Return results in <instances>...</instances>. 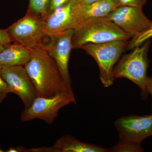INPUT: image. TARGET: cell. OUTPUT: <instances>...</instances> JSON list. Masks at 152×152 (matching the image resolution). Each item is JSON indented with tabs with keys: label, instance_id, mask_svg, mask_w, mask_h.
I'll return each instance as SVG.
<instances>
[{
	"label": "cell",
	"instance_id": "6da1fadb",
	"mask_svg": "<svg viewBox=\"0 0 152 152\" xmlns=\"http://www.w3.org/2000/svg\"><path fill=\"white\" fill-rule=\"evenodd\" d=\"M29 61L24 66L35 88L37 97H50L69 92L56 63L40 44L30 49Z\"/></svg>",
	"mask_w": 152,
	"mask_h": 152
},
{
	"label": "cell",
	"instance_id": "7a4b0ae2",
	"mask_svg": "<svg viewBox=\"0 0 152 152\" xmlns=\"http://www.w3.org/2000/svg\"><path fill=\"white\" fill-rule=\"evenodd\" d=\"M132 36L124 32L106 17L88 19L74 29L72 49L87 43L102 44L116 40H129Z\"/></svg>",
	"mask_w": 152,
	"mask_h": 152
},
{
	"label": "cell",
	"instance_id": "3957f363",
	"mask_svg": "<svg viewBox=\"0 0 152 152\" xmlns=\"http://www.w3.org/2000/svg\"><path fill=\"white\" fill-rule=\"evenodd\" d=\"M150 39L133 51L123 56L114 67L112 76L114 80L120 78L129 79L137 85L141 90V96L145 99L148 93L146 89L149 77L147 76L148 59L147 54L149 48Z\"/></svg>",
	"mask_w": 152,
	"mask_h": 152
},
{
	"label": "cell",
	"instance_id": "277c9868",
	"mask_svg": "<svg viewBox=\"0 0 152 152\" xmlns=\"http://www.w3.org/2000/svg\"><path fill=\"white\" fill-rule=\"evenodd\" d=\"M129 40H116L102 44L87 43L79 49L84 50L94 58L100 70L101 83L105 88L113 84L112 73L115 65L127 48Z\"/></svg>",
	"mask_w": 152,
	"mask_h": 152
},
{
	"label": "cell",
	"instance_id": "5b68a950",
	"mask_svg": "<svg viewBox=\"0 0 152 152\" xmlns=\"http://www.w3.org/2000/svg\"><path fill=\"white\" fill-rule=\"evenodd\" d=\"M72 103H76L74 92L61 93L50 97H37L31 107L22 112L21 120L26 122L38 118L51 125L60 109Z\"/></svg>",
	"mask_w": 152,
	"mask_h": 152
},
{
	"label": "cell",
	"instance_id": "8992f818",
	"mask_svg": "<svg viewBox=\"0 0 152 152\" xmlns=\"http://www.w3.org/2000/svg\"><path fill=\"white\" fill-rule=\"evenodd\" d=\"M7 29L12 42L29 49L40 45L47 36L43 18L28 10L24 17Z\"/></svg>",
	"mask_w": 152,
	"mask_h": 152
},
{
	"label": "cell",
	"instance_id": "52a82bcc",
	"mask_svg": "<svg viewBox=\"0 0 152 152\" xmlns=\"http://www.w3.org/2000/svg\"><path fill=\"white\" fill-rule=\"evenodd\" d=\"M74 29L66 30L48 36L47 45L42 44L55 60L68 88L73 91L72 80L69 72V62L72 49Z\"/></svg>",
	"mask_w": 152,
	"mask_h": 152
},
{
	"label": "cell",
	"instance_id": "ba28073f",
	"mask_svg": "<svg viewBox=\"0 0 152 152\" xmlns=\"http://www.w3.org/2000/svg\"><path fill=\"white\" fill-rule=\"evenodd\" d=\"M115 125L119 141L141 145L145 139L152 136V114L122 116L115 121Z\"/></svg>",
	"mask_w": 152,
	"mask_h": 152
},
{
	"label": "cell",
	"instance_id": "9c48e42d",
	"mask_svg": "<svg viewBox=\"0 0 152 152\" xmlns=\"http://www.w3.org/2000/svg\"><path fill=\"white\" fill-rule=\"evenodd\" d=\"M124 32L133 37L146 30L152 21L144 13L142 8L121 6L106 17Z\"/></svg>",
	"mask_w": 152,
	"mask_h": 152
},
{
	"label": "cell",
	"instance_id": "30bf717a",
	"mask_svg": "<svg viewBox=\"0 0 152 152\" xmlns=\"http://www.w3.org/2000/svg\"><path fill=\"white\" fill-rule=\"evenodd\" d=\"M1 76L11 87L13 94L20 98L25 109L30 107L37 96L24 66H16L2 68Z\"/></svg>",
	"mask_w": 152,
	"mask_h": 152
},
{
	"label": "cell",
	"instance_id": "8fae6325",
	"mask_svg": "<svg viewBox=\"0 0 152 152\" xmlns=\"http://www.w3.org/2000/svg\"><path fill=\"white\" fill-rule=\"evenodd\" d=\"M43 19L47 36L74 29L77 26L72 6L69 1L61 7L48 13Z\"/></svg>",
	"mask_w": 152,
	"mask_h": 152
},
{
	"label": "cell",
	"instance_id": "7c38bea8",
	"mask_svg": "<svg viewBox=\"0 0 152 152\" xmlns=\"http://www.w3.org/2000/svg\"><path fill=\"white\" fill-rule=\"evenodd\" d=\"M72 6L78 26L88 19L106 17L123 5L118 0H99L86 4Z\"/></svg>",
	"mask_w": 152,
	"mask_h": 152
},
{
	"label": "cell",
	"instance_id": "4fadbf2b",
	"mask_svg": "<svg viewBox=\"0 0 152 152\" xmlns=\"http://www.w3.org/2000/svg\"><path fill=\"white\" fill-rule=\"evenodd\" d=\"M51 147L52 152H109L107 149L81 141L69 134L61 137Z\"/></svg>",
	"mask_w": 152,
	"mask_h": 152
},
{
	"label": "cell",
	"instance_id": "5bb4252c",
	"mask_svg": "<svg viewBox=\"0 0 152 152\" xmlns=\"http://www.w3.org/2000/svg\"><path fill=\"white\" fill-rule=\"evenodd\" d=\"M31 51L26 47L15 43L6 45L0 53V67L25 65L29 61Z\"/></svg>",
	"mask_w": 152,
	"mask_h": 152
},
{
	"label": "cell",
	"instance_id": "9a60e30c",
	"mask_svg": "<svg viewBox=\"0 0 152 152\" xmlns=\"http://www.w3.org/2000/svg\"><path fill=\"white\" fill-rule=\"evenodd\" d=\"M50 0H29L28 10L45 18L49 12Z\"/></svg>",
	"mask_w": 152,
	"mask_h": 152
},
{
	"label": "cell",
	"instance_id": "2e32d148",
	"mask_svg": "<svg viewBox=\"0 0 152 152\" xmlns=\"http://www.w3.org/2000/svg\"><path fill=\"white\" fill-rule=\"evenodd\" d=\"M109 152H142L144 149L140 144L129 142L119 141L109 149Z\"/></svg>",
	"mask_w": 152,
	"mask_h": 152
},
{
	"label": "cell",
	"instance_id": "e0dca14e",
	"mask_svg": "<svg viewBox=\"0 0 152 152\" xmlns=\"http://www.w3.org/2000/svg\"><path fill=\"white\" fill-rule=\"evenodd\" d=\"M152 37V25L148 28L132 38L128 44L127 50H133L140 46Z\"/></svg>",
	"mask_w": 152,
	"mask_h": 152
},
{
	"label": "cell",
	"instance_id": "ac0fdd59",
	"mask_svg": "<svg viewBox=\"0 0 152 152\" xmlns=\"http://www.w3.org/2000/svg\"><path fill=\"white\" fill-rule=\"evenodd\" d=\"M1 69L2 68L0 67V103L4 102L9 93H13L11 87L3 80L1 76Z\"/></svg>",
	"mask_w": 152,
	"mask_h": 152
},
{
	"label": "cell",
	"instance_id": "d6986e66",
	"mask_svg": "<svg viewBox=\"0 0 152 152\" xmlns=\"http://www.w3.org/2000/svg\"><path fill=\"white\" fill-rule=\"evenodd\" d=\"M123 6L142 8L148 0H118Z\"/></svg>",
	"mask_w": 152,
	"mask_h": 152
},
{
	"label": "cell",
	"instance_id": "ffe728a7",
	"mask_svg": "<svg viewBox=\"0 0 152 152\" xmlns=\"http://www.w3.org/2000/svg\"><path fill=\"white\" fill-rule=\"evenodd\" d=\"M18 152H52L51 147H42L28 149L23 147L17 148Z\"/></svg>",
	"mask_w": 152,
	"mask_h": 152
},
{
	"label": "cell",
	"instance_id": "44dd1931",
	"mask_svg": "<svg viewBox=\"0 0 152 152\" xmlns=\"http://www.w3.org/2000/svg\"><path fill=\"white\" fill-rule=\"evenodd\" d=\"M12 42L7 29H0V44L7 45Z\"/></svg>",
	"mask_w": 152,
	"mask_h": 152
},
{
	"label": "cell",
	"instance_id": "7402d4cb",
	"mask_svg": "<svg viewBox=\"0 0 152 152\" xmlns=\"http://www.w3.org/2000/svg\"><path fill=\"white\" fill-rule=\"evenodd\" d=\"M70 0H50L48 13L53 12L66 4Z\"/></svg>",
	"mask_w": 152,
	"mask_h": 152
},
{
	"label": "cell",
	"instance_id": "603a6c76",
	"mask_svg": "<svg viewBox=\"0 0 152 152\" xmlns=\"http://www.w3.org/2000/svg\"><path fill=\"white\" fill-rule=\"evenodd\" d=\"M99 0H70L69 1L72 5H75L78 4H86L94 2Z\"/></svg>",
	"mask_w": 152,
	"mask_h": 152
},
{
	"label": "cell",
	"instance_id": "cb8c5ba5",
	"mask_svg": "<svg viewBox=\"0 0 152 152\" xmlns=\"http://www.w3.org/2000/svg\"><path fill=\"white\" fill-rule=\"evenodd\" d=\"M146 89L147 92L151 95L152 97V77H149L147 82Z\"/></svg>",
	"mask_w": 152,
	"mask_h": 152
},
{
	"label": "cell",
	"instance_id": "d4e9b609",
	"mask_svg": "<svg viewBox=\"0 0 152 152\" xmlns=\"http://www.w3.org/2000/svg\"><path fill=\"white\" fill-rule=\"evenodd\" d=\"M7 152H18L17 148H15L14 147H10V149L8 151H7Z\"/></svg>",
	"mask_w": 152,
	"mask_h": 152
},
{
	"label": "cell",
	"instance_id": "484cf974",
	"mask_svg": "<svg viewBox=\"0 0 152 152\" xmlns=\"http://www.w3.org/2000/svg\"><path fill=\"white\" fill-rule=\"evenodd\" d=\"M6 45H1V44H0V53L5 48Z\"/></svg>",
	"mask_w": 152,
	"mask_h": 152
},
{
	"label": "cell",
	"instance_id": "4316f807",
	"mask_svg": "<svg viewBox=\"0 0 152 152\" xmlns=\"http://www.w3.org/2000/svg\"><path fill=\"white\" fill-rule=\"evenodd\" d=\"M5 152L4 151H3V150L1 149H0V152Z\"/></svg>",
	"mask_w": 152,
	"mask_h": 152
}]
</instances>
